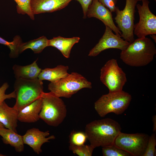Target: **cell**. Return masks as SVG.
<instances>
[{
  "instance_id": "6da1fadb",
  "label": "cell",
  "mask_w": 156,
  "mask_h": 156,
  "mask_svg": "<svg viewBox=\"0 0 156 156\" xmlns=\"http://www.w3.org/2000/svg\"><path fill=\"white\" fill-rule=\"evenodd\" d=\"M120 124L109 118L95 120L87 124L85 131L90 144L94 148L114 144L121 132Z\"/></svg>"
},
{
  "instance_id": "7a4b0ae2",
  "label": "cell",
  "mask_w": 156,
  "mask_h": 156,
  "mask_svg": "<svg viewBox=\"0 0 156 156\" xmlns=\"http://www.w3.org/2000/svg\"><path fill=\"white\" fill-rule=\"evenodd\" d=\"M156 53L155 44L149 38H138L122 51L120 58L125 64L131 66H146L153 60Z\"/></svg>"
},
{
  "instance_id": "3957f363",
  "label": "cell",
  "mask_w": 156,
  "mask_h": 156,
  "mask_svg": "<svg viewBox=\"0 0 156 156\" xmlns=\"http://www.w3.org/2000/svg\"><path fill=\"white\" fill-rule=\"evenodd\" d=\"M41 97L42 104L39 115L40 119L49 125L58 126L66 116L67 110L64 102L60 97L50 92H44Z\"/></svg>"
},
{
  "instance_id": "277c9868",
  "label": "cell",
  "mask_w": 156,
  "mask_h": 156,
  "mask_svg": "<svg viewBox=\"0 0 156 156\" xmlns=\"http://www.w3.org/2000/svg\"><path fill=\"white\" fill-rule=\"evenodd\" d=\"M16 102L14 105L18 110L41 97L43 91L42 81L16 79L14 84Z\"/></svg>"
},
{
  "instance_id": "5b68a950",
  "label": "cell",
  "mask_w": 156,
  "mask_h": 156,
  "mask_svg": "<svg viewBox=\"0 0 156 156\" xmlns=\"http://www.w3.org/2000/svg\"><path fill=\"white\" fill-rule=\"evenodd\" d=\"M131 99V95L123 90L109 92L102 95L94 103V108L102 117L110 113L120 115L127 108Z\"/></svg>"
},
{
  "instance_id": "8992f818",
  "label": "cell",
  "mask_w": 156,
  "mask_h": 156,
  "mask_svg": "<svg viewBox=\"0 0 156 156\" xmlns=\"http://www.w3.org/2000/svg\"><path fill=\"white\" fill-rule=\"evenodd\" d=\"M48 88L50 92L58 97L69 98L81 90L90 89L92 86L91 83L82 75L73 72L64 78L50 82Z\"/></svg>"
},
{
  "instance_id": "52a82bcc",
  "label": "cell",
  "mask_w": 156,
  "mask_h": 156,
  "mask_svg": "<svg viewBox=\"0 0 156 156\" xmlns=\"http://www.w3.org/2000/svg\"><path fill=\"white\" fill-rule=\"evenodd\" d=\"M138 0H126L124 9L120 10L116 7L115 17L117 27L121 32V37L125 40L131 43L135 40L133 33L135 8Z\"/></svg>"
},
{
  "instance_id": "ba28073f",
  "label": "cell",
  "mask_w": 156,
  "mask_h": 156,
  "mask_svg": "<svg viewBox=\"0 0 156 156\" xmlns=\"http://www.w3.org/2000/svg\"><path fill=\"white\" fill-rule=\"evenodd\" d=\"M100 79L110 93L122 90L127 81L125 73L114 59L108 60L101 68Z\"/></svg>"
},
{
  "instance_id": "9c48e42d",
  "label": "cell",
  "mask_w": 156,
  "mask_h": 156,
  "mask_svg": "<svg viewBox=\"0 0 156 156\" xmlns=\"http://www.w3.org/2000/svg\"><path fill=\"white\" fill-rule=\"evenodd\" d=\"M149 137L145 133L128 134L121 132L115 139L114 144L127 152L131 156H143Z\"/></svg>"
},
{
  "instance_id": "30bf717a",
  "label": "cell",
  "mask_w": 156,
  "mask_h": 156,
  "mask_svg": "<svg viewBox=\"0 0 156 156\" xmlns=\"http://www.w3.org/2000/svg\"><path fill=\"white\" fill-rule=\"evenodd\" d=\"M142 4L136 7L139 16V22L135 24L133 33L138 38L156 34V16L150 10L148 0H141Z\"/></svg>"
},
{
  "instance_id": "8fae6325",
  "label": "cell",
  "mask_w": 156,
  "mask_h": 156,
  "mask_svg": "<svg viewBox=\"0 0 156 156\" xmlns=\"http://www.w3.org/2000/svg\"><path fill=\"white\" fill-rule=\"evenodd\" d=\"M130 43L114 34L110 28L105 26L103 35L98 42L90 50L88 55L95 57L102 51L109 49H116L122 51L125 49Z\"/></svg>"
},
{
  "instance_id": "7c38bea8",
  "label": "cell",
  "mask_w": 156,
  "mask_h": 156,
  "mask_svg": "<svg viewBox=\"0 0 156 156\" xmlns=\"http://www.w3.org/2000/svg\"><path fill=\"white\" fill-rule=\"evenodd\" d=\"M112 12L98 0H93L89 6L86 14L88 18L94 17L102 21L105 26L110 28L118 36L121 32L114 23Z\"/></svg>"
},
{
  "instance_id": "4fadbf2b",
  "label": "cell",
  "mask_w": 156,
  "mask_h": 156,
  "mask_svg": "<svg viewBox=\"0 0 156 156\" xmlns=\"http://www.w3.org/2000/svg\"><path fill=\"white\" fill-rule=\"evenodd\" d=\"M49 131H43L33 128L28 130L22 137L24 144L29 146L36 153L39 154L42 151L41 147L44 143L55 139L54 135L49 136Z\"/></svg>"
},
{
  "instance_id": "5bb4252c",
  "label": "cell",
  "mask_w": 156,
  "mask_h": 156,
  "mask_svg": "<svg viewBox=\"0 0 156 156\" xmlns=\"http://www.w3.org/2000/svg\"><path fill=\"white\" fill-rule=\"evenodd\" d=\"M73 0H31L30 7L34 15L51 13L62 9Z\"/></svg>"
},
{
  "instance_id": "9a60e30c",
  "label": "cell",
  "mask_w": 156,
  "mask_h": 156,
  "mask_svg": "<svg viewBox=\"0 0 156 156\" xmlns=\"http://www.w3.org/2000/svg\"><path fill=\"white\" fill-rule=\"evenodd\" d=\"M42 104V97L37 99L19 110L18 120L25 123H34L39 120Z\"/></svg>"
},
{
  "instance_id": "2e32d148",
  "label": "cell",
  "mask_w": 156,
  "mask_h": 156,
  "mask_svg": "<svg viewBox=\"0 0 156 156\" xmlns=\"http://www.w3.org/2000/svg\"><path fill=\"white\" fill-rule=\"evenodd\" d=\"M18 112L15 106L10 107L3 101L0 104V122L5 127L17 132Z\"/></svg>"
},
{
  "instance_id": "e0dca14e",
  "label": "cell",
  "mask_w": 156,
  "mask_h": 156,
  "mask_svg": "<svg viewBox=\"0 0 156 156\" xmlns=\"http://www.w3.org/2000/svg\"><path fill=\"white\" fill-rule=\"evenodd\" d=\"M37 60L32 63L26 66L15 64L12 67L15 78H21L26 79L33 80L38 78L41 71L37 63Z\"/></svg>"
},
{
  "instance_id": "ac0fdd59",
  "label": "cell",
  "mask_w": 156,
  "mask_h": 156,
  "mask_svg": "<svg viewBox=\"0 0 156 156\" xmlns=\"http://www.w3.org/2000/svg\"><path fill=\"white\" fill-rule=\"evenodd\" d=\"M80 39V38L77 37L68 38L58 36L49 40L48 46L56 48L65 57L68 58L73 47L78 42Z\"/></svg>"
},
{
  "instance_id": "d6986e66",
  "label": "cell",
  "mask_w": 156,
  "mask_h": 156,
  "mask_svg": "<svg viewBox=\"0 0 156 156\" xmlns=\"http://www.w3.org/2000/svg\"><path fill=\"white\" fill-rule=\"evenodd\" d=\"M0 135L2 137L3 143L14 147L16 152L21 153L24 151V144L22 136L17 132L5 127H0Z\"/></svg>"
},
{
  "instance_id": "ffe728a7",
  "label": "cell",
  "mask_w": 156,
  "mask_h": 156,
  "mask_svg": "<svg viewBox=\"0 0 156 156\" xmlns=\"http://www.w3.org/2000/svg\"><path fill=\"white\" fill-rule=\"evenodd\" d=\"M69 67L60 65L53 68H46L42 69L38 78L43 81L47 80L50 82H54L64 78L69 74L68 72Z\"/></svg>"
},
{
  "instance_id": "44dd1931",
  "label": "cell",
  "mask_w": 156,
  "mask_h": 156,
  "mask_svg": "<svg viewBox=\"0 0 156 156\" xmlns=\"http://www.w3.org/2000/svg\"><path fill=\"white\" fill-rule=\"evenodd\" d=\"M49 41L46 36H42L25 42H22L19 47V54L29 49H31L35 53H40L49 46Z\"/></svg>"
},
{
  "instance_id": "7402d4cb",
  "label": "cell",
  "mask_w": 156,
  "mask_h": 156,
  "mask_svg": "<svg viewBox=\"0 0 156 156\" xmlns=\"http://www.w3.org/2000/svg\"><path fill=\"white\" fill-rule=\"evenodd\" d=\"M21 38L19 36H16L12 42L8 41L0 36V44L8 47L10 49L9 56L10 58L17 57L20 54L19 51V46L22 42Z\"/></svg>"
},
{
  "instance_id": "603a6c76",
  "label": "cell",
  "mask_w": 156,
  "mask_h": 156,
  "mask_svg": "<svg viewBox=\"0 0 156 156\" xmlns=\"http://www.w3.org/2000/svg\"><path fill=\"white\" fill-rule=\"evenodd\" d=\"M16 3L17 13L22 14H27L32 20L34 19V15L32 13L31 7V0H14Z\"/></svg>"
},
{
  "instance_id": "cb8c5ba5",
  "label": "cell",
  "mask_w": 156,
  "mask_h": 156,
  "mask_svg": "<svg viewBox=\"0 0 156 156\" xmlns=\"http://www.w3.org/2000/svg\"><path fill=\"white\" fill-rule=\"evenodd\" d=\"M102 153L103 156H130L127 152L118 147L114 144L102 147Z\"/></svg>"
},
{
  "instance_id": "d4e9b609",
  "label": "cell",
  "mask_w": 156,
  "mask_h": 156,
  "mask_svg": "<svg viewBox=\"0 0 156 156\" xmlns=\"http://www.w3.org/2000/svg\"><path fill=\"white\" fill-rule=\"evenodd\" d=\"M95 148L90 144L75 145L70 144L69 149L79 156H91Z\"/></svg>"
},
{
  "instance_id": "484cf974",
  "label": "cell",
  "mask_w": 156,
  "mask_h": 156,
  "mask_svg": "<svg viewBox=\"0 0 156 156\" xmlns=\"http://www.w3.org/2000/svg\"><path fill=\"white\" fill-rule=\"evenodd\" d=\"M69 139L70 144L77 146L84 144L87 139L85 132L74 130L70 132Z\"/></svg>"
},
{
  "instance_id": "4316f807",
  "label": "cell",
  "mask_w": 156,
  "mask_h": 156,
  "mask_svg": "<svg viewBox=\"0 0 156 156\" xmlns=\"http://www.w3.org/2000/svg\"><path fill=\"white\" fill-rule=\"evenodd\" d=\"M156 133H153L149 136L145 152L143 156H156Z\"/></svg>"
},
{
  "instance_id": "83f0119b",
  "label": "cell",
  "mask_w": 156,
  "mask_h": 156,
  "mask_svg": "<svg viewBox=\"0 0 156 156\" xmlns=\"http://www.w3.org/2000/svg\"><path fill=\"white\" fill-rule=\"evenodd\" d=\"M9 87L8 83L5 82L0 87V104L6 99L16 98V95L14 91L8 94L5 93Z\"/></svg>"
},
{
  "instance_id": "f1b7e54d",
  "label": "cell",
  "mask_w": 156,
  "mask_h": 156,
  "mask_svg": "<svg viewBox=\"0 0 156 156\" xmlns=\"http://www.w3.org/2000/svg\"><path fill=\"white\" fill-rule=\"evenodd\" d=\"M112 12H115L117 0H98Z\"/></svg>"
},
{
  "instance_id": "f546056e",
  "label": "cell",
  "mask_w": 156,
  "mask_h": 156,
  "mask_svg": "<svg viewBox=\"0 0 156 156\" xmlns=\"http://www.w3.org/2000/svg\"><path fill=\"white\" fill-rule=\"evenodd\" d=\"M79 2L82 8L83 14V18L87 17V12L88 7L91 3L93 0H76Z\"/></svg>"
},
{
  "instance_id": "4dcf8cb0",
  "label": "cell",
  "mask_w": 156,
  "mask_h": 156,
  "mask_svg": "<svg viewBox=\"0 0 156 156\" xmlns=\"http://www.w3.org/2000/svg\"><path fill=\"white\" fill-rule=\"evenodd\" d=\"M152 121L153 123V131L156 132V115H154L152 117Z\"/></svg>"
},
{
  "instance_id": "1f68e13d",
  "label": "cell",
  "mask_w": 156,
  "mask_h": 156,
  "mask_svg": "<svg viewBox=\"0 0 156 156\" xmlns=\"http://www.w3.org/2000/svg\"><path fill=\"white\" fill-rule=\"evenodd\" d=\"M151 37L153 39L155 42V43L156 42V34H151L150 35Z\"/></svg>"
},
{
  "instance_id": "d6a6232c",
  "label": "cell",
  "mask_w": 156,
  "mask_h": 156,
  "mask_svg": "<svg viewBox=\"0 0 156 156\" xmlns=\"http://www.w3.org/2000/svg\"><path fill=\"white\" fill-rule=\"evenodd\" d=\"M0 127H5L0 122Z\"/></svg>"
},
{
  "instance_id": "836d02e7",
  "label": "cell",
  "mask_w": 156,
  "mask_h": 156,
  "mask_svg": "<svg viewBox=\"0 0 156 156\" xmlns=\"http://www.w3.org/2000/svg\"><path fill=\"white\" fill-rule=\"evenodd\" d=\"M3 156V154H1V153H0V156Z\"/></svg>"
},
{
  "instance_id": "e575fe53",
  "label": "cell",
  "mask_w": 156,
  "mask_h": 156,
  "mask_svg": "<svg viewBox=\"0 0 156 156\" xmlns=\"http://www.w3.org/2000/svg\"><path fill=\"white\" fill-rule=\"evenodd\" d=\"M138 0V1H141V0ZM155 0V1H156V0Z\"/></svg>"
}]
</instances>
